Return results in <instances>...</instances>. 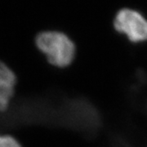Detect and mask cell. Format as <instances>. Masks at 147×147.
<instances>
[{"instance_id": "obj_1", "label": "cell", "mask_w": 147, "mask_h": 147, "mask_svg": "<svg viewBox=\"0 0 147 147\" xmlns=\"http://www.w3.org/2000/svg\"><path fill=\"white\" fill-rule=\"evenodd\" d=\"M34 43L47 64L54 68L70 67L77 57V47L74 41L63 32L47 30L38 33Z\"/></svg>"}, {"instance_id": "obj_2", "label": "cell", "mask_w": 147, "mask_h": 147, "mask_svg": "<svg viewBox=\"0 0 147 147\" xmlns=\"http://www.w3.org/2000/svg\"><path fill=\"white\" fill-rule=\"evenodd\" d=\"M114 28L131 43L147 41V20L137 11L128 8L119 11L114 20Z\"/></svg>"}, {"instance_id": "obj_3", "label": "cell", "mask_w": 147, "mask_h": 147, "mask_svg": "<svg viewBox=\"0 0 147 147\" xmlns=\"http://www.w3.org/2000/svg\"><path fill=\"white\" fill-rule=\"evenodd\" d=\"M17 75L9 65L0 60V114L10 108L16 95Z\"/></svg>"}, {"instance_id": "obj_4", "label": "cell", "mask_w": 147, "mask_h": 147, "mask_svg": "<svg viewBox=\"0 0 147 147\" xmlns=\"http://www.w3.org/2000/svg\"><path fill=\"white\" fill-rule=\"evenodd\" d=\"M0 147H24L15 136L10 133L0 132Z\"/></svg>"}]
</instances>
